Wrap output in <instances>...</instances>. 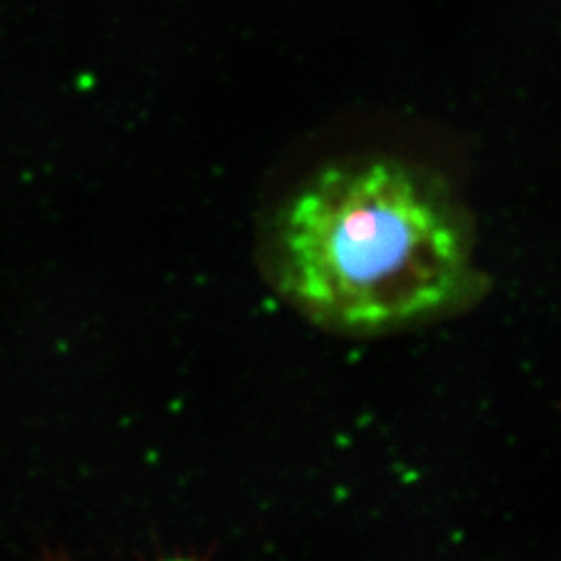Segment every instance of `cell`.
<instances>
[{
    "instance_id": "obj_1",
    "label": "cell",
    "mask_w": 561,
    "mask_h": 561,
    "mask_svg": "<svg viewBox=\"0 0 561 561\" xmlns=\"http://www.w3.org/2000/svg\"><path fill=\"white\" fill-rule=\"evenodd\" d=\"M283 294L314 321L379 331L424 321L468 294L472 236L442 181L391 154L319 169L279 210Z\"/></svg>"
},
{
    "instance_id": "obj_2",
    "label": "cell",
    "mask_w": 561,
    "mask_h": 561,
    "mask_svg": "<svg viewBox=\"0 0 561 561\" xmlns=\"http://www.w3.org/2000/svg\"><path fill=\"white\" fill-rule=\"evenodd\" d=\"M178 561H190V560H178Z\"/></svg>"
}]
</instances>
